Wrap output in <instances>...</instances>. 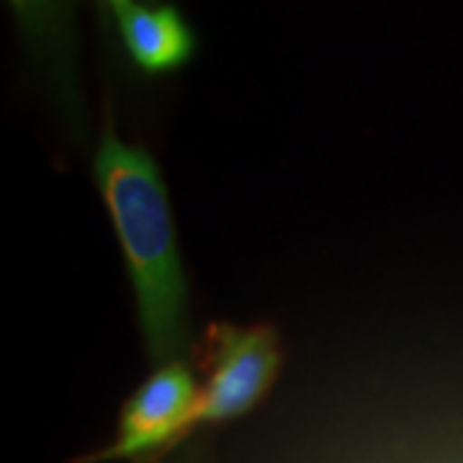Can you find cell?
<instances>
[{"label":"cell","instance_id":"4","mask_svg":"<svg viewBox=\"0 0 463 463\" xmlns=\"http://www.w3.org/2000/svg\"><path fill=\"white\" fill-rule=\"evenodd\" d=\"M116 14L124 47L145 72H167L185 65L196 50V36L173 5L149 8L137 0H106Z\"/></svg>","mask_w":463,"mask_h":463},{"label":"cell","instance_id":"1","mask_svg":"<svg viewBox=\"0 0 463 463\" xmlns=\"http://www.w3.org/2000/svg\"><path fill=\"white\" fill-rule=\"evenodd\" d=\"M93 175L132 279L149 361L155 368L183 361L188 343V283L163 173L147 149L124 142L106 124Z\"/></svg>","mask_w":463,"mask_h":463},{"label":"cell","instance_id":"5","mask_svg":"<svg viewBox=\"0 0 463 463\" xmlns=\"http://www.w3.org/2000/svg\"><path fill=\"white\" fill-rule=\"evenodd\" d=\"M11 3H14V5H18V8H21V5H26L29 0H11Z\"/></svg>","mask_w":463,"mask_h":463},{"label":"cell","instance_id":"2","mask_svg":"<svg viewBox=\"0 0 463 463\" xmlns=\"http://www.w3.org/2000/svg\"><path fill=\"white\" fill-rule=\"evenodd\" d=\"M201 365L206 381L191 430L237 420L263 402L281 373V335L270 325H209L201 343Z\"/></svg>","mask_w":463,"mask_h":463},{"label":"cell","instance_id":"3","mask_svg":"<svg viewBox=\"0 0 463 463\" xmlns=\"http://www.w3.org/2000/svg\"><path fill=\"white\" fill-rule=\"evenodd\" d=\"M199 383L185 361L157 365L124 404L116 440L90 453L85 463H155L191 435V417L199 404Z\"/></svg>","mask_w":463,"mask_h":463}]
</instances>
